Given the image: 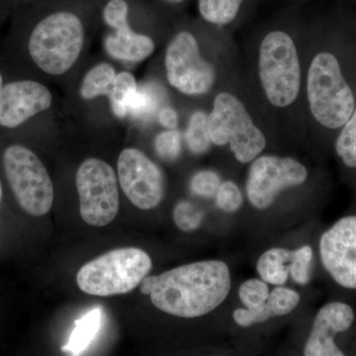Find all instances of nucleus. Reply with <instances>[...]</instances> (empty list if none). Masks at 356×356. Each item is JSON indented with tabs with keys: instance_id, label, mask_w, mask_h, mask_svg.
Segmentation results:
<instances>
[{
	"instance_id": "nucleus-26",
	"label": "nucleus",
	"mask_w": 356,
	"mask_h": 356,
	"mask_svg": "<svg viewBox=\"0 0 356 356\" xmlns=\"http://www.w3.org/2000/svg\"><path fill=\"white\" fill-rule=\"evenodd\" d=\"M314 250L311 245H303L293 250L290 274L293 280L300 285H307L311 281L313 268Z\"/></svg>"
},
{
	"instance_id": "nucleus-15",
	"label": "nucleus",
	"mask_w": 356,
	"mask_h": 356,
	"mask_svg": "<svg viewBox=\"0 0 356 356\" xmlns=\"http://www.w3.org/2000/svg\"><path fill=\"white\" fill-rule=\"evenodd\" d=\"M53 95L48 88L38 81H13L4 84L0 91V126L19 127L32 117L51 106Z\"/></svg>"
},
{
	"instance_id": "nucleus-10",
	"label": "nucleus",
	"mask_w": 356,
	"mask_h": 356,
	"mask_svg": "<svg viewBox=\"0 0 356 356\" xmlns=\"http://www.w3.org/2000/svg\"><path fill=\"white\" fill-rule=\"evenodd\" d=\"M309 178L306 165L289 156H259L248 170L247 196L259 210L268 209L285 189L305 184Z\"/></svg>"
},
{
	"instance_id": "nucleus-13",
	"label": "nucleus",
	"mask_w": 356,
	"mask_h": 356,
	"mask_svg": "<svg viewBox=\"0 0 356 356\" xmlns=\"http://www.w3.org/2000/svg\"><path fill=\"white\" fill-rule=\"evenodd\" d=\"M118 181L129 200L140 210L158 207L165 197V175L156 163L135 147H127L117 161Z\"/></svg>"
},
{
	"instance_id": "nucleus-22",
	"label": "nucleus",
	"mask_w": 356,
	"mask_h": 356,
	"mask_svg": "<svg viewBox=\"0 0 356 356\" xmlns=\"http://www.w3.org/2000/svg\"><path fill=\"white\" fill-rule=\"evenodd\" d=\"M243 0H198L201 17L209 24L226 26L236 19Z\"/></svg>"
},
{
	"instance_id": "nucleus-4",
	"label": "nucleus",
	"mask_w": 356,
	"mask_h": 356,
	"mask_svg": "<svg viewBox=\"0 0 356 356\" xmlns=\"http://www.w3.org/2000/svg\"><path fill=\"white\" fill-rule=\"evenodd\" d=\"M257 74L262 95L273 108H291L299 99L304 77L298 46L289 32L274 29L262 36Z\"/></svg>"
},
{
	"instance_id": "nucleus-8",
	"label": "nucleus",
	"mask_w": 356,
	"mask_h": 356,
	"mask_svg": "<svg viewBox=\"0 0 356 356\" xmlns=\"http://www.w3.org/2000/svg\"><path fill=\"white\" fill-rule=\"evenodd\" d=\"M79 212L89 226L104 227L119 212L118 178L112 166L100 159H86L76 172Z\"/></svg>"
},
{
	"instance_id": "nucleus-19",
	"label": "nucleus",
	"mask_w": 356,
	"mask_h": 356,
	"mask_svg": "<svg viewBox=\"0 0 356 356\" xmlns=\"http://www.w3.org/2000/svg\"><path fill=\"white\" fill-rule=\"evenodd\" d=\"M102 312L100 308L92 309L76 322L70 334L69 343L63 350L72 355H79L92 343L102 325Z\"/></svg>"
},
{
	"instance_id": "nucleus-29",
	"label": "nucleus",
	"mask_w": 356,
	"mask_h": 356,
	"mask_svg": "<svg viewBox=\"0 0 356 356\" xmlns=\"http://www.w3.org/2000/svg\"><path fill=\"white\" fill-rule=\"evenodd\" d=\"M221 178L213 170H201L191 180V191L203 198H213L221 185Z\"/></svg>"
},
{
	"instance_id": "nucleus-18",
	"label": "nucleus",
	"mask_w": 356,
	"mask_h": 356,
	"mask_svg": "<svg viewBox=\"0 0 356 356\" xmlns=\"http://www.w3.org/2000/svg\"><path fill=\"white\" fill-rule=\"evenodd\" d=\"M292 259L293 250L287 248H273L266 250L257 261L259 277L267 284L282 286L289 277Z\"/></svg>"
},
{
	"instance_id": "nucleus-33",
	"label": "nucleus",
	"mask_w": 356,
	"mask_h": 356,
	"mask_svg": "<svg viewBox=\"0 0 356 356\" xmlns=\"http://www.w3.org/2000/svg\"><path fill=\"white\" fill-rule=\"evenodd\" d=\"M3 77H2L1 74H0V91H1L2 88H3Z\"/></svg>"
},
{
	"instance_id": "nucleus-32",
	"label": "nucleus",
	"mask_w": 356,
	"mask_h": 356,
	"mask_svg": "<svg viewBox=\"0 0 356 356\" xmlns=\"http://www.w3.org/2000/svg\"><path fill=\"white\" fill-rule=\"evenodd\" d=\"M159 1L170 4V6H178V4L184 3L186 0H159Z\"/></svg>"
},
{
	"instance_id": "nucleus-20",
	"label": "nucleus",
	"mask_w": 356,
	"mask_h": 356,
	"mask_svg": "<svg viewBox=\"0 0 356 356\" xmlns=\"http://www.w3.org/2000/svg\"><path fill=\"white\" fill-rule=\"evenodd\" d=\"M116 76V70L111 65L106 63L96 65L83 77L79 89L81 98L84 100H93L99 96L108 95Z\"/></svg>"
},
{
	"instance_id": "nucleus-1",
	"label": "nucleus",
	"mask_w": 356,
	"mask_h": 356,
	"mask_svg": "<svg viewBox=\"0 0 356 356\" xmlns=\"http://www.w3.org/2000/svg\"><path fill=\"white\" fill-rule=\"evenodd\" d=\"M304 76L307 109L332 144L356 107V19L339 15L314 32Z\"/></svg>"
},
{
	"instance_id": "nucleus-27",
	"label": "nucleus",
	"mask_w": 356,
	"mask_h": 356,
	"mask_svg": "<svg viewBox=\"0 0 356 356\" xmlns=\"http://www.w3.org/2000/svg\"><path fill=\"white\" fill-rule=\"evenodd\" d=\"M156 153L165 161H175L181 153V134L177 129L165 131L154 140Z\"/></svg>"
},
{
	"instance_id": "nucleus-21",
	"label": "nucleus",
	"mask_w": 356,
	"mask_h": 356,
	"mask_svg": "<svg viewBox=\"0 0 356 356\" xmlns=\"http://www.w3.org/2000/svg\"><path fill=\"white\" fill-rule=\"evenodd\" d=\"M135 76L128 72L117 74L108 95L110 106L115 116L124 118L127 116L129 107L138 90Z\"/></svg>"
},
{
	"instance_id": "nucleus-24",
	"label": "nucleus",
	"mask_w": 356,
	"mask_h": 356,
	"mask_svg": "<svg viewBox=\"0 0 356 356\" xmlns=\"http://www.w3.org/2000/svg\"><path fill=\"white\" fill-rule=\"evenodd\" d=\"M269 293L270 292L266 281L252 278L245 281L241 285L238 297L248 310H257L266 304Z\"/></svg>"
},
{
	"instance_id": "nucleus-17",
	"label": "nucleus",
	"mask_w": 356,
	"mask_h": 356,
	"mask_svg": "<svg viewBox=\"0 0 356 356\" xmlns=\"http://www.w3.org/2000/svg\"><path fill=\"white\" fill-rule=\"evenodd\" d=\"M332 145L344 175L356 186V107L337 133Z\"/></svg>"
},
{
	"instance_id": "nucleus-11",
	"label": "nucleus",
	"mask_w": 356,
	"mask_h": 356,
	"mask_svg": "<svg viewBox=\"0 0 356 356\" xmlns=\"http://www.w3.org/2000/svg\"><path fill=\"white\" fill-rule=\"evenodd\" d=\"M318 252L323 269L334 286L356 294V211L323 232Z\"/></svg>"
},
{
	"instance_id": "nucleus-3",
	"label": "nucleus",
	"mask_w": 356,
	"mask_h": 356,
	"mask_svg": "<svg viewBox=\"0 0 356 356\" xmlns=\"http://www.w3.org/2000/svg\"><path fill=\"white\" fill-rule=\"evenodd\" d=\"M96 0H48L28 41L31 60L44 74L62 76L79 60L86 41L83 13Z\"/></svg>"
},
{
	"instance_id": "nucleus-16",
	"label": "nucleus",
	"mask_w": 356,
	"mask_h": 356,
	"mask_svg": "<svg viewBox=\"0 0 356 356\" xmlns=\"http://www.w3.org/2000/svg\"><path fill=\"white\" fill-rule=\"evenodd\" d=\"M300 300L301 296L295 290L277 286L269 293L268 299L261 308L257 310L238 308L234 311V321L242 327L262 324L274 317L289 315L298 307Z\"/></svg>"
},
{
	"instance_id": "nucleus-31",
	"label": "nucleus",
	"mask_w": 356,
	"mask_h": 356,
	"mask_svg": "<svg viewBox=\"0 0 356 356\" xmlns=\"http://www.w3.org/2000/svg\"><path fill=\"white\" fill-rule=\"evenodd\" d=\"M158 119L161 125L168 130L177 129L178 126V114L172 107H165L159 111Z\"/></svg>"
},
{
	"instance_id": "nucleus-14",
	"label": "nucleus",
	"mask_w": 356,
	"mask_h": 356,
	"mask_svg": "<svg viewBox=\"0 0 356 356\" xmlns=\"http://www.w3.org/2000/svg\"><path fill=\"white\" fill-rule=\"evenodd\" d=\"M356 327L355 308L348 302H329L318 311L314 318L304 355L344 356V337H350Z\"/></svg>"
},
{
	"instance_id": "nucleus-9",
	"label": "nucleus",
	"mask_w": 356,
	"mask_h": 356,
	"mask_svg": "<svg viewBox=\"0 0 356 356\" xmlns=\"http://www.w3.org/2000/svg\"><path fill=\"white\" fill-rule=\"evenodd\" d=\"M166 79L182 95H207L217 79L215 65L202 55L196 37L180 31L168 44L165 56Z\"/></svg>"
},
{
	"instance_id": "nucleus-2",
	"label": "nucleus",
	"mask_w": 356,
	"mask_h": 356,
	"mask_svg": "<svg viewBox=\"0 0 356 356\" xmlns=\"http://www.w3.org/2000/svg\"><path fill=\"white\" fill-rule=\"evenodd\" d=\"M232 288L229 266L221 261L184 264L159 275L147 276L140 291L159 310L178 318L207 315L224 303Z\"/></svg>"
},
{
	"instance_id": "nucleus-28",
	"label": "nucleus",
	"mask_w": 356,
	"mask_h": 356,
	"mask_svg": "<svg viewBox=\"0 0 356 356\" xmlns=\"http://www.w3.org/2000/svg\"><path fill=\"white\" fill-rule=\"evenodd\" d=\"M215 197L218 207L226 213L236 212L243 203L242 191L233 181L222 182Z\"/></svg>"
},
{
	"instance_id": "nucleus-34",
	"label": "nucleus",
	"mask_w": 356,
	"mask_h": 356,
	"mask_svg": "<svg viewBox=\"0 0 356 356\" xmlns=\"http://www.w3.org/2000/svg\"><path fill=\"white\" fill-rule=\"evenodd\" d=\"M1 195H2V189H1V184H0V200H1Z\"/></svg>"
},
{
	"instance_id": "nucleus-30",
	"label": "nucleus",
	"mask_w": 356,
	"mask_h": 356,
	"mask_svg": "<svg viewBox=\"0 0 356 356\" xmlns=\"http://www.w3.org/2000/svg\"><path fill=\"white\" fill-rule=\"evenodd\" d=\"M156 97L149 86H140L131 102L128 115L137 118L149 116L156 108Z\"/></svg>"
},
{
	"instance_id": "nucleus-5",
	"label": "nucleus",
	"mask_w": 356,
	"mask_h": 356,
	"mask_svg": "<svg viewBox=\"0 0 356 356\" xmlns=\"http://www.w3.org/2000/svg\"><path fill=\"white\" fill-rule=\"evenodd\" d=\"M152 268L151 257L142 248H116L84 264L76 274L77 286L92 296L127 294L140 286Z\"/></svg>"
},
{
	"instance_id": "nucleus-7",
	"label": "nucleus",
	"mask_w": 356,
	"mask_h": 356,
	"mask_svg": "<svg viewBox=\"0 0 356 356\" xmlns=\"http://www.w3.org/2000/svg\"><path fill=\"white\" fill-rule=\"evenodd\" d=\"M3 168L21 208L31 216L46 215L53 206L55 192L48 170L31 149L11 145L3 154Z\"/></svg>"
},
{
	"instance_id": "nucleus-6",
	"label": "nucleus",
	"mask_w": 356,
	"mask_h": 356,
	"mask_svg": "<svg viewBox=\"0 0 356 356\" xmlns=\"http://www.w3.org/2000/svg\"><path fill=\"white\" fill-rule=\"evenodd\" d=\"M207 126L212 144L229 145L240 163H252L266 149L264 132L255 125L245 103L229 91H221L215 97Z\"/></svg>"
},
{
	"instance_id": "nucleus-12",
	"label": "nucleus",
	"mask_w": 356,
	"mask_h": 356,
	"mask_svg": "<svg viewBox=\"0 0 356 356\" xmlns=\"http://www.w3.org/2000/svg\"><path fill=\"white\" fill-rule=\"evenodd\" d=\"M103 23L112 30L105 39L107 54L122 62L139 63L156 49L151 37L140 34L131 26L135 0H97Z\"/></svg>"
},
{
	"instance_id": "nucleus-23",
	"label": "nucleus",
	"mask_w": 356,
	"mask_h": 356,
	"mask_svg": "<svg viewBox=\"0 0 356 356\" xmlns=\"http://www.w3.org/2000/svg\"><path fill=\"white\" fill-rule=\"evenodd\" d=\"M185 140L189 151L194 154H205L210 149L211 142L207 126V114L196 111L191 115L185 132Z\"/></svg>"
},
{
	"instance_id": "nucleus-25",
	"label": "nucleus",
	"mask_w": 356,
	"mask_h": 356,
	"mask_svg": "<svg viewBox=\"0 0 356 356\" xmlns=\"http://www.w3.org/2000/svg\"><path fill=\"white\" fill-rule=\"evenodd\" d=\"M203 220V211L189 201H180L173 209V221L177 228L185 233L200 228Z\"/></svg>"
}]
</instances>
